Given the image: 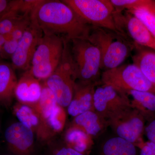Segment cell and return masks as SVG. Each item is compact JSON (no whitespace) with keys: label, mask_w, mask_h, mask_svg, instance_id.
I'll use <instances>...</instances> for the list:
<instances>
[{"label":"cell","mask_w":155,"mask_h":155,"mask_svg":"<svg viewBox=\"0 0 155 155\" xmlns=\"http://www.w3.org/2000/svg\"><path fill=\"white\" fill-rule=\"evenodd\" d=\"M135 146L140 149V155H155V144L151 142H144L141 138Z\"/></svg>","instance_id":"28"},{"label":"cell","mask_w":155,"mask_h":155,"mask_svg":"<svg viewBox=\"0 0 155 155\" xmlns=\"http://www.w3.org/2000/svg\"><path fill=\"white\" fill-rule=\"evenodd\" d=\"M88 39L99 49L101 69L104 70L121 66L134 47L120 34L97 26L92 27Z\"/></svg>","instance_id":"2"},{"label":"cell","mask_w":155,"mask_h":155,"mask_svg":"<svg viewBox=\"0 0 155 155\" xmlns=\"http://www.w3.org/2000/svg\"><path fill=\"white\" fill-rule=\"evenodd\" d=\"M96 83L76 81L73 97L67 107L69 115L75 117L87 111H95L94 95Z\"/></svg>","instance_id":"13"},{"label":"cell","mask_w":155,"mask_h":155,"mask_svg":"<svg viewBox=\"0 0 155 155\" xmlns=\"http://www.w3.org/2000/svg\"><path fill=\"white\" fill-rule=\"evenodd\" d=\"M65 40L43 34L31 61L30 70L40 81H45L58 67L63 55Z\"/></svg>","instance_id":"4"},{"label":"cell","mask_w":155,"mask_h":155,"mask_svg":"<svg viewBox=\"0 0 155 155\" xmlns=\"http://www.w3.org/2000/svg\"><path fill=\"white\" fill-rule=\"evenodd\" d=\"M115 22L119 33L127 38V35L137 44L155 50V38L137 18L127 11L116 10Z\"/></svg>","instance_id":"10"},{"label":"cell","mask_w":155,"mask_h":155,"mask_svg":"<svg viewBox=\"0 0 155 155\" xmlns=\"http://www.w3.org/2000/svg\"><path fill=\"white\" fill-rule=\"evenodd\" d=\"M34 133L20 122L11 124L5 133L9 147L17 155H30L33 147Z\"/></svg>","instance_id":"12"},{"label":"cell","mask_w":155,"mask_h":155,"mask_svg":"<svg viewBox=\"0 0 155 155\" xmlns=\"http://www.w3.org/2000/svg\"><path fill=\"white\" fill-rule=\"evenodd\" d=\"M30 17V14H24L9 8L0 17V34L6 36L8 35L17 25Z\"/></svg>","instance_id":"24"},{"label":"cell","mask_w":155,"mask_h":155,"mask_svg":"<svg viewBox=\"0 0 155 155\" xmlns=\"http://www.w3.org/2000/svg\"><path fill=\"white\" fill-rule=\"evenodd\" d=\"M7 40L6 35L0 34V50L5 44Z\"/></svg>","instance_id":"32"},{"label":"cell","mask_w":155,"mask_h":155,"mask_svg":"<svg viewBox=\"0 0 155 155\" xmlns=\"http://www.w3.org/2000/svg\"><path fill=\"white\" fill-rule=\"evenodd\" d=\"M43 82L53 92L59 105L64 108L68 107L73 97L76 82L69 41L65 40L63 55L59 65Z\"/></svg>","instance_id":"5"},{"label":"cell","mask_w":155,"mask_h":155,"mask_svg":"<svg viewBox=\"0 0 155 155\" xmlns=\"http://www.w3.org/2000/svg\"><path fill=\"white\" fill-rule=\"evenodd\" d=\"M147 137L155 144V120H153L145 128Z\"/></svg>","instance_id":"30"},{"label":"cell","mask_w":155,"mask_h":155,"mask_svg":"<svg viewBox=\"0 0 155 155\" xmlns=\"http://www.w3.org/2000/svg\"><path fill=\"white\" fill-rule=\"evenodd\" d=\"M19 41L14 39H8L2 47L0 50L1 54L3 57H12L17 49Z\"/></svg>","instance_id":"27"},{"label":"cell","mask_w":155,"mask_h":155,"mask_svg":"<svg viewBox=\"0 0 155 155\" xmlns=\"http://www.w3.org/2000/svg\"><path fill=\"white\" fill-rule=\"evenodd\" d=\"M116 11L145 9L155 14V2L150 0H111Z\"/></svg>","instance_id":"25"},{"label":"cell","mask_w":155,"mask_h":155,"mask_svg":"<svg viewBox=\"0 0 155 155\" xmlns=\"http://www.w3.org/2000/svg\"><path fill=\"white\" fill-rule=\"evenodd\" d=\"M118 137L133 143L134 145L141 138L144 129L143 115L132 107L116 113L107 119Z\"/></svg>","instance_id":"8"},{"label":"cell","mask_w":155,"mask_h":155,"mask_svg":"<svg viewBox=\"0 0 155 155\" xmlns=\"http://www.w3.org/2000/svg\"><path fill=\"white\" fill-rule=\"evenodd\" d=\"M30 19L43 34L69 41L88 39L92 27L63 1L39 0L31 11Z\"/></svg>","instance_id":"1"},{"label":"cell","mask_w":155,"mask_h":155,"mask_svg":"<svg viewBox=\"0 0 155 155\" xmlns=\"http://www.w3.org/2000/svg\"><path fill=\"white\" fill-rule=\"evenodd\" d=\"M67 115L64 108L58 105L48 116L40 118L41 125L37 134L41 140H46L64 130Z\"/></svg>","instance_id":"15"},{"label":"cell","mask_w":155,"mask_h":155,"mask_svg":"<svg viewBox=\"0 0 155 155\" xmlns=\"http://www.w3.org/2000/svg\"><path fill=\"white\" fill-rule=\"evenodd\" d=\"M42 89L40 98L33 107L40 118L48 116L58 105L57 99L53 92L44 82L42 83Z\"/></svg>","instance_id":"23"},{"label":"cell","mask_w":155,"mask_h":155,"mask_svg":"<svg viewBox=\"0 0 155 155\" xmlns=\"http://www.w3.org/2000/svg\"><path fill=\"white\" fill-rule=\"evenodd\" d=\"M136 146L124 139L113 137L105 143L101 155H136Z\"/></svg>","instance_id":"22"},{"label":"cell","mask_w":155,"mask_h":155,"mask_svg":"<svg viewBox=\"0 0 155 155\" xmlns=\"http://www.w3.org/2000/svg\"><path fill=\"white\" fill-rule=\"evenodd\" d=\"M13 67L0 64V104L11 105L14 96V91L18 81Z\"/></svg>","instance_id":"17"},{"label":"cell","mask_w":155,"mask_h":155,"mask_svg":"<svg viewBox=\"0 0 155 155\" xmlns=\"http://www.w3.org/2000/svg\"><path fill=\"white\" fill-rule=\"evenodd\" d=\"M133 64L141 70L145 76L155 87V52L141 50L132 58Z\"/></svg>","instance_id":"21"},{"label":"cell","mask_w":155,"mask_h":155,"mask_svg":"<svg viewBox=\"0 0 155 155\" xmlns=\"http://www.w3.org/2000/svg\"><path fill=\"white\" fill-rule=\"evenodd\" d=\"M94 103L96 112L106 119L119 111L131 107L126 94L104 84L95 89Z\"/></svg>","instance_id":"9"},{"label":"cell","mask_w":155,"mask_h":155,"mask_svg":"<svg viewBox=\"0 0 155 155\" xmlns=\"http://www.w3.org/2000/svg\"><path fill=\"white\" fill-rule=\"evenodd\" d=\"M76 81L96 83L101 69V54L97 46L87 39L69 41Z\"/></svg>","instance_id":"3"},{"label":"cell","mask_w":155,"mask_h":155,"mask_svg":"<svg viewBox=\"0 0 155 155\" xmlns=\"http://www.w3.org/2000/svg\"><path fill=\"white\" fill-rule=\"evenodd\" d=\"M92 137L79 127L71 125L65 136L67 146L81 153H86L93 144Z\"/></svg>","instance_id":"18"},{"label":"cell","mask_w":155,"mask_h":155,"mask_svg":"<svg viewBox=\"0 0 155 155\" xmlns=\"http://www.w3.org/2000/svg\"><path fill=\"white\" fill-rule=\"evenodd\" d=\"M79 127L92 137L99 134L108 125L107 119L96 111H87L74 117L72 125Z\"/></svg>","instance_id":"16"},{"label":"cell","mask_w":155,"mask_h":155,"mask_svg":"<svg viewBox=\"0 0 155 155\" xmlns=\"http://www.w3.org/2000/svg\"><path fill=\"white\" fill-rule=\"evenodd\" d=\"M35 78L30 70H26L18 80L14 97L18 103L33 107L38 102L41 96L42 85Z\"/></svg>","instance_id":"14"},{"label":"cell","mask_w":155,"mask_h":155,"mask_svg":"<svg viewBox=\"0 0 155 155\" xmlns=\"http://www.w3.org/2000/svg\"><path fill=\"white\" fill-rule=\"evenodd\" d=\"M14 113L19 122L37 134L40 127L41 119L33 107L17 103L14 106Z\"/></svg>","instance_id":"19"},{"label":"cell","mask_w":155,"mask_h":155,"mask_svg":"<svg viewBox=\"0 0 155 155\" xmlns=\"http://www.w3.org/2000/svg\"><path fill=\"white\" fill-rule=\"evenodd\" d=\"M43 35L42 31L31 20L11 57L14 69H30L31 61L39 43Z\"/></svg>","instance_id":"11"},{"label":"cell","mask_w":155,"mask_h":155,"mask_svg":"<svg viewBox=\"0 0 155 155\" xmlns=\"http://www.w3.org/2000/svg\"><path fill=\"white\" fill-rule=\"evenodd\" d=\"M63 1L92 26L106 28L120 34L115 22L116 9L110 0Z\"/></svg>","instance_id":"6"},{"label":"cell","mask_w":155,"mask_h":155,"mask_svg":"<svg viewBox=\"0 0 155 155\" xmlns=\"http://www.w3.org/2000/svg\"><path fill=\"white\" fill-rule=\"evenodd\" d=\"M137 18L155 38V14L145 9L126 11Z\"/></svg>","instance_id":"26"},{"label":"cell","mask_w":155,"mask_h":155,"mask_svg":"<svg viewBox=\"0 0 155 155\" xmlns=\"http://www.w3.org/2000/svg\"><path fill=\"white\" fill-rule=\"evenodd\" d=\"M132 98L130 104L132 108L143 114L155 112V94L150 92L130 90L126 92Z\"/></svg>","instance_id":"20"},{"label":"cell","mask_w":155,"mask_h":155,"mask_svg":"<svg viewBox=\"0 0 155 155\" xmlns=\"http://www.w3.org/2000/svg\"><path fill=\"white\" fill-rule=\"evenodd\" d=\"M101 81L103 84L113 87L125 94L128 91L135 90L155 94V87L134 64L104 70L102 74Z\"/></svg>","instance_id":"7"},{"label":"cell","mask_w":155,"mask_h":155,"mask_svg":"<svg viewBox=\"0 0 155 155\" xmlns=\"http://www.w3.org/2000/svg\"><path fill=\"white\" fill-rule=\"evenodd\" d=\"M10 2L5 0H0V17L8 11Z\"/></svg>","instance_id":"31"},{"label":"cell","mask_w":155,"mask_h":155,"mask_svg":"<svg viewBox=\"0 0 155 155\" xmlns=\"http://www.w3.org/2000/svg\"><path fill=\"white\" fill-rule=\"evenodd\" d=\"M51 151L49 155H84L67 146L56 148Z\"/></svg>","instance_id":"29"}]
</instances>
